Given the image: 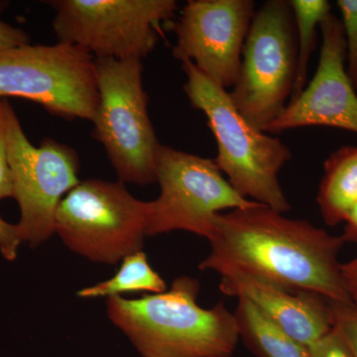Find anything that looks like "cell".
Segmentation results:
<instances>
[{
    "mask_svg": "<svg viewBox=\"0 0 357 357\" xmlns=\"http://www.w3.org/2000/svg\"><path fill=\"white\" fill-rule=\"evenodd\" d=\"M283 215L261 204L220 213L199 269L243 272L293 292L352 305L338 261L342 236Z\"/></svg>",
    "mask_w": 357,
    "mask_h": 357,
    "instance_id": "cell-1",
    "label": "cell"
},
{
    "mask_svg": "<svg viewBox=\"0 0 357 357\" xmlns=\"http://www.w3.org/2000/svg\"><path fill=\"white\" fill-rule=\"evenodd\" d=\"M199 292L198 280L181 276L165 292L109 297L107 314L142 357H231L241 340L234 312L202 307Z\"/></svg>",
    "mask_w": 357,
    "mask_h": 357,
    "instance_id": "cell-2",
    "label": "cell"
},
{
    "mask_svg": "<svg viewBox=\"0 0 357 357\" xmlns=\"http://www.w3.org/2000/svg\"><path fill=\"white\" fill-rule=\"evenodd\" d=\"M187 82L184 91L195 109L201 110L218 144L213 160L230 185L244 198L285 213L291 206L279 172L292 157L278 138L263 132L239 114L229 91L191 61L182 62Z\"/></svg>",
    "mask_w": 357,
    "mask_h": 357,
    "instance_id": "cell-3",
    "label": "cell"
},
{
    "mask_svg": "<svg viewBox=\"0 0 357 357\" xmlns=\"http://www.w3.org/2000/svg\"><path fill=\"white\" fill-rule=\"evenodd\" d=\"M98 105L93 136L102 143L122 183L156 182L160 146L148 114L141 60L96 59Z\"/></svg>",
    "mask_w": 357,
    "mask_h": 357,
    "instance_id": "cell-4",
    "label": "cell"
},
{
    "mask_svg": "<svg viewBox=\"0 0 357 357\" xmlns=\"http://www.w3.org/2000/svg\"><path fill=\"white\" fill-rule=\"evenodd\" d=\"M150 202L134 198L124 183L91 178L68 192L55 213V232L74 252L116 264L142 250Z\"/></svg>",
    "mask_w": 357,
    "mask_h": 357,
    "instance_id": "cell-5",
    "label": "cell"
},
{
    "mask_svg": "<svg viewBox=\"0 0 357 357\" xmlns=\"http://www.w3.org/2000/svg\"><path fill=\"white\" fill-rule=\"evenodd\" d=\"M38 103L67 121H93L98 105L96 58L66 43L23 45L0 52V100Z\"/></svg>",
    "mask_w": 357,
    "mask_h": 357,
    "instance_id": "cell-6",
    "label": "cell"
},
{
    "mask_svg": "<svg viewBox=\"0 0 357 357\" xmlns=\"http://www.w3.org/2000/svg\"><path fill=\"white\" fill-rule=\"evenodd\" d=\"M297 33L290 3L268 0L253 16L230 100L264 132L287 107L297 73Z\"/></svg>",
    "mask_w": 357,
    "mask_h": 357,
    "instance_id": "cell-7",
    "label": "cell"
},
{
    "mask_svg": "<svg viewBox=\"0 0 357 357\" xmlns=\"http://www.w3.org/2000/svg\"><path fill=\"white\" fill-rule=\"evenodd\" d=\"M0 126L13 173V198L20 208L18 230L22 241L35 248L55 234L59 204L81 183L79 155L52 138H45L38 147L31 144L6 100H0Z\"/></svg>",
    "mask_w": 357,
    "mask_h": 357,
    "instance_id": "cell-8",
    "label": "cell"
},
{
    "mask_svg": "<svg viewBox=\"0 0 357 357\" xmlns=\"http://www.w3.org/2000/svg\"><path fill=\"white\" fill-rule=\"evenodd\" d=\"M59 43L96 59L142 60L154 50L162 25L178 10L175 0H53Z\"/></svg>",
    "mask_w": 357,
    "mask_h": 357,
    "instance_id": "cell-9",
    "label": "cell"
},
{
    "mask_svg": "<svg viewBox=\"0 0 357 357\" xmlns=\"http://www.w3.org/2000/svg\"><path fill=\"white\" fill-rule=\"evenodd\" d=\"M159 198L150 202L147 236L185 230L206 239L222 211L259 204L244 198L211 159L160 145L156 156Z\"/></svg>",
    "mask_w": 357,
    "mask_h": 357,
    "instance_id": "cell-10",
    "label": "cell"
},
{
    "mask_svg": "<svg viewBox=\"0 0 357 357\" xmlns=\"http://www.w3.org/2000/svg\"><path fill=\"white\" fill-rule=\"evenodd\" d=\"M255 7L252 0L188 2L173 24L174 57L191 61L222 88H234Z\"/></svg>",
    "mask_w": 357,
    "mask_h": 357,
    "instance_id": "cell-11",
    "label": "cell"
},
{
    "mask_svg": "<svg viewBox=\"0 0 357 357\" xmlns=\"http://www.w3.org/2000/svg\"><path fill=\"white\" fill-rule=\"evenodd\" d=\"M319 28L323 43L316 74L265 133L306 126H328L357 133V95L344 66L347 44L342 21L330 13Z\"/></svg>",
    "mask_w": 357,
    "mask_h": 357,
    "instance_id": "cell-12",
    "label": "cell"
},
{
    "mask_svg": "<svg viewBox=\"0 0 357 357\" xmlns=\"http://www.w3.org/2000/svg\"><path fill=\"white\" fill-rule=\"evenodd\" d=\"M222 293L245 299L309 349L333 328L328 301L317 295L297 293L238 271L220 275Z\"/></svg>",
    "mask_w": 357,
    "mask_h": 357,
    "instance_id": "cell-13",
    "label": "cell"
},
{
    "mask_svg": "<svg viewBox=\"0 0 357 357\" xmlns=\"http://www.w3.org/2000/svg\"><path fill=\"white\" fill-rule=\"evenodd\" d=\"M317 202L326 225L344 222L357 203V146L340 148L326 160Z\"/></svg>",
    "mask_w": 357,
    "mask_h": 357,
    "instance_id": "cell-14",
    "label": "cell"
},
{
    "mask_svg": "<svg viewBox=\"0 0 357 357\" xmlns=\"http://www.w3.org/2000/svg\"><path fill=\"white\" fill-rule=\"evenodd\" d=\"M239 338L258 357H311L309 349L288 335L245 299L234 312Z\"/></svg>",
    "mask_w": 357,
    "mask_h": 357,
    "instance_id": "cell-15",
    "label": "cell"
},
{
    "mask_svg": "<svg viewBox=\"0 0 357 357\" xmlns=\"http://www.w3.org/2000/svg\"><path fill=\"white\" fill-rule=\"evenodd\" d=\"M166 284L161 276L148 263L142 250L122 259L119 271L109 280L84 288L77 296L84 299L100 297H117L122 294L134 292H165Z\"/></svg>",
    "mask_w": 357,
    "mask_h": 357,
    "instance_id": "cell-16",
    "label": "cell"
},
{
    "mask_svg": "<svg viewBox=\"0 0 357 357\" xmlns=\"http://www.w3.org/2000/svg\"><path fill=\"white\" fill-rule=\"evenodd\" d=\"M289 3L292 9L298 46L297 73L290 98L292 100L306 86L307 68L317 47V28L332 13V6L326 0H291Z\"/></svg>",
    "mask_w": 357,
    "mask_h": 357,
    "instance_id": "cell-17",
    "label": "cell"
},
{
    "mask_svg": "<svg viewBox=\"0 0 357 357\" xmlns=\"http://www.w3.org/2000/svg\"><path fill=\"white\" fill-rule=\"evenodd\" d=\"M337 6L347 44V76L357 91V0H338Z\"/></svg>",
    "mask_w": 357,
    "mask_h": 357,
    "instance_id": "cell-18",
    "label": "cell"
},
{
    "mask_svg": "<svg viewBox=\"0 0 357 357\" xmlns=\"http://www.w3.org/2000/svg\"><path fill=\"white\" fill-rule=\"evenodd\" d=\"M328 305L333 312V326L344 338L354 357H357V309L352 305L335 302H328Z\"/></svg>",
    "mask_w": 357,
    "mask_h": 357,
    "instance_id": "cell-19",
    "label": "cell"
},
{
    "mask_svg": "<svg viewBox=\"0 0 357 357\" xmlns=\"http://www.w3.org/2000/svg\"><path fill=\"white\" fill-rule=\"evenodd\" d=\"M309 351L311 357H354L344 338L335 326L325 337L312 344Z\"/></svg>",
    "mask_w": 357,
    "mask_h": 357,
    "instance_id": "cell-20",
    "label": "cell"
},
{
    "mask_svg": "<svg viewBox=\"0 0 357 357\" xmlns=\"http://www.w3.org/2000/svg\"><path fill=\"white\" fill-rule=\"evenodd\" d=\"M22 243L17 225H11L0 217V252L8 261L17 257V250Z\"/></svg>",
    "mask_w": 357,
    "mask_h": 357,
    "instance_id": "cell-21",
    "label": "cell"
},
{
    "mask_svg": "<svg viewBox=\"0 0 357 357\" xmlns=\"http://www.w3.org/2000/svg\"><path fill=\"white\" fill-rule=\"evenodd\" d=\"M14 188L13 173L9 165L8 151L6 139L0 126V201L6 198H13Z\"/></svg>",
    "mask_w": 357,
    "mask_h": 357,
    "instance_id": "cell-22",
    "label": "cell"
},
{
    "mask_svg": "<svg viewBox=\"0 0 357 357\" xmlns=\"http://www.w3.org/2000/svg\"><path fill=\"white\" fill-rule=\"evenodd\" d=\"M29 44V36L20 28L0 20V52Z\"/></svg>",
    "mask_w": 357,
    "mask_h": 357,
    "instance_id": "cell-23",
    "label": "cell"
},
{
    "mask_svg": "<svg viewBox=\"0 0 357 357\" xmlns=\"http://www.w3.org/2000/svg\"><path fill=\"white\" fill-rule=\"evenodd\" d=\"M342 275L352 306L357 309V258L342 265Z\"/></svg>",
    "mask_w": 357,
    "mask_h": 357,
    "instance_id": "cell-24",
    "label": "cell"
},
{
    "mask_svg": "<svg viewBox=\"0 0 357 357\" xmlns=\"http://www.w3.org/2000/svg\"><path fill=\"white\" fill-rule=\"evenodd\" d=\"M345 227L342 238L345 243H357V203L347 213L344 218Z\"/></svg>",
    "mask_w": 357,
    "mask_h": 357,
    "instance_id": "cell-25",
    "label": "cell"
},
{
    "mask_svg": "<svg viewBox=\"0 0 357 357\" xmlns=\"http://www.w3.org/2000/svg\"><path fill=\"white\" fill-rule=\"evenodd\" d=\"M6 4L4 2H0V14H1V11L3 10L4 7H6Z\"/></svg>",
    "mask_w": 357,
    "mask_h": 357,
    "instance_id": "cell-26",
    "label": "cell"
}]
</instances>
